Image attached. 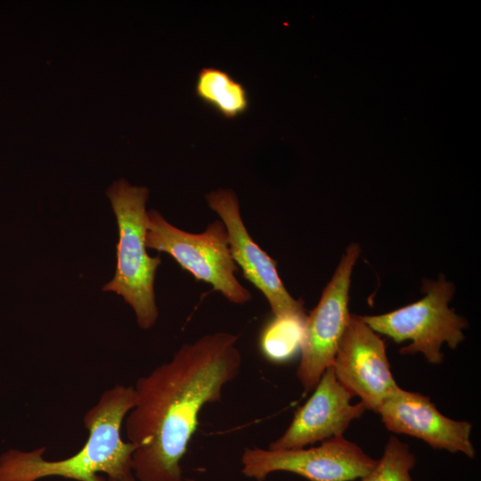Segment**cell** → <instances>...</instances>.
I'll return each instance as SVG.
<instances>
[{
    "label": "cell",
    "instance_id": "cell-12",
    "mask_svg": "<svg viewBox=\"0 0 481 481\" xmlns=\"http://www.w3.org/2000/svg\"><path fill=\"white\" fill-rule=\"evenodd\" d=\"M194 91L200 102L226 119L236 118L249 108V96L244 85L219 68L200 69Z\"/></svg>",
    "mask_w": 481,
    "mask_h": 481
},
{
    "label": "cell",
    "instance_id": "cell-5",
    "mask_svg": "<svg viewBox=\"0 0 481 481\" xmlns=\"http://www.w3.org/2000/svg\"><path fill=\"white\" fill-rule=\"evenodd\" d=\"M421 289L425 297L415 303L361 318L375 332L385 334L396 343L411 339L412 343L401 348L400 354L420 352L429 363H440L444 357L441 346L446 343L456 348L464 339L462 330L467 322L448 306L454 287L444 276L436 281H425Z\"/></svg>",
    "mask_w": 481,
    "mask_h": 481
},
{
    "label": "cell",
    "instance_id": "cell-3",
    "mask_svg": "<svg viewBox=\"0 0 481 481\" xmlns=\"http://www.w3.org/2000/svg\"><path fill=\"white\" fill-rule=\"evenodd\" d=\"M118 228L117 265L113 279L102 287L121 296L134 309L140 328L147 330L158 318L154 281L160 257L148 255L145 209L149 190L131 185L126 180L114 182L106 191Z\"/></svg>",
    "mask_w": 481,
    "mask_h": 481
},
{
    "label": "cell",
    "instance_id": "cell-7",
    "mask_svg": "<svg viewBox=\"0 0 481 481\" xmlns=\"http://www.w3.org/2000/svg\"><path fill=\"white\" fill-rule=\"evenodd\" d=\"M359 253L360 248L355 243L346 249L319 303L306 315L300 348L301 359L297 370V377L305 392L314 389L324 371L333 363L350 318V281Z\"/></svg>",
    "mask_w": 481,
    "mask_h": 481
},
{
    "label": "cell",
    "instance_id": "cell-4",
    "mask_svg": "<svg viewBox=\"0 0 481 481\" xmlns=\"http://www.w3.org/2000/svg\"><path fill=\"white\" fill-rule=\"evenodd\" d=\"M146 248L170 255L196 280L210 284L233 304H246L251 293L236 278L238 270L224 223L216 220L200 233L181 230L157 210L147 211Z\"/></svg>",
    "mask_w": 481,
    "mask_h": 481
},
{
    "label": "cell",
    "instance_id": "cell-8",
    "mask_svg": "<svg viewBox=\"0 0 481 481\" xmlns=\"http://www.w3.org/2000/svg\"><path fill=\"white\" fill-rule=\"evenodd\" d=\"M331 367L338 381L375 412L399 387L384 341L358 315L350 314Z\"/></svg>",
    "mask_w": 481,
    "mask_h": 481
},
{
    "label": "cell",
    "instance_id": "cell-14",
    "mask_svg": "<svg viewBox=\"0 0 481 481\" xmlns=\"http://www.w3.org/2000/svg\"><path fill=\"white\" fill-rule=\"evenodd\" d=\"M415 463L416 458L409 446L391 436L382 457L361 481H412L410 471Z\"/></svg>",
    "mask_w": 481,
    "mask_h": 481
},
{
    "label": "cell",
    "instance_id": "cell-1",
    "mask_svg": "<svg viewBox=\"0 0 481 481\" xmlns=\"http://www.w3.org/2000/svg\"><path fill=\"white\" fill-rule=\"evenodd\" d=\"M238 338L223 331L207 334L136 381L135 404L126 419L128 441L136 445L135 479L181 481V461L201 409L219 402L240 372Z\"/></svg>",
    "mask_w": 481,
    "mask_h": 481
},
{
    "label": "cell",
    "instance_id": "cell-9",
    "mask_svg": "<svg viewBox=\"0 0 481 481\" xmlns=\"http://www.w3.org/2000/svg\"><path fill=\"white\" fill-rule=\"evenodd\" d=\"M206 200L225 226L233 261L240 266L243 276L264 294L273 315L306 316L303 302L294 299L284 287L277 262L249 235L235 192L220 188L208 193Z\"/></svg>",
    "mask_w": 481,
    "mask_h": 481
},
{
    "label": "cell",
    "instance_id": "cell-2",
    "mask_svg": "<svg viewBox=\"0 0 481 481\" xmlns=\"http://www.w3.org/2000/svg\"><path fill=\"white\" fill-rule=\"evenodd\" d=\"M134 387L116 385L102 393L84 416L88 430L85 444L59 461L44 459L45 448L31 452L9 450L0 456V481H37L61 477L76 481H135L132 457L136 445L125 442L120 430L134 408Z\"/></svg>",
    "mask_w": 481,
    "mask_h": 481
},
{
    "label": "cell",
    "instance_id": "cell-11",
    "mask_svg": "<svg viewBox=\"0 0 481 481\" xmlns=\"http://www.w3.org/2000/svg\"><path fill=\"white\" fill-rule=\"evenodd\" d=\"M386 428L396 434L420 438L434 449L462 452L474 458L470 440L472 425L443 415L428 396L418 392L398 389L379 408Z\"/></svg>",
    "mask_w": 481,
    "mask_h": 481
},
{
    "label": "cell",
    "instance_id": "cell-6",
    "mask_svg": "<svg viewBox=\"0 0 481 481\" xmlns=\"http://www.w3.org/2000/svg\"><path fill=\"white\" fill-rule=\"evenodd\" d=\"M240 461L241 472L257 481H264L275 471L295 473L309 481H352L366 477L377 463L343 436L324 440L313 448H246Z\"/></svg>",
    "mask_w": 481,
    "mask_h": 481
},
{
    "label": "cell",
    "instance_id": "cell-10",
    "mask_svg": "<svg viewBox=\"0 0 481 481\" xmlns=\"http://www.w3.org/2000/svg\"><path fill=\"white\" fill-rule=\"evenodd\" d=\"M352 397L336 379L332 367L327 368L312 396L297 411L289 428L270 444L269 449H301L343 436L349 424L367 410L362 402L352 404Z\"/></svg>",
    "mask_w": 481,
    "mask_h": 481
},
{
    "label": "cell",
    "instance_id": "cell-13",
    "mask_svg": "<svg viewBox=\"0 0 481 481\" xmlns=\"http://www.w3.org/2000/svg\"><path fill=\"white\" fill-rule=\"evenodd\" d=\"M306 316H274L260 337L261 351L268 359L283 362L301 348Z\"/></svg>",
    "mask_w": 481,
    "mask_h": 481
}]
</instances>
